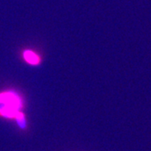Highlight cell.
I'll use <instances>...</instances> for the list:
<instances>
[{
    "label": "cell",
    "mask_w": 151,
    "mask_h": 151,
    "mask_svg": "<svg viewBox=\"0 0 151 151\" xmlns=\"http://www.w3.org/2000/svg\"><path fill=\"white\" fill-rule=\"evenodd\" d=\"M0 105L20 110L23 107V101L17 92H4L0 93Z\"/></svg>",
    "instance_id": "1"
},
{
    "label": "cell",
    "mask_w": 151,
    "mask_h": 151,
    "mask_svg": "<svg viewBox=\"0 0 151 151\" xmlns=\"http://www.w3.org/2000/svg\"><path fill=\"white\" fill-rule=\"evenodd\" d=\"M23 57H24V60L29 65H36L40 63V55L31 50H25L23 52Z\"/></svg>",
    "instance_id": "2"
}]
</instances>
